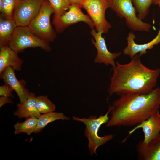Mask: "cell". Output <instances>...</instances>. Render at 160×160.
Returning a JSON list of instances; mask_svg holds the SVG:
<instances>
[{"label": "cell", "instance_id": "cell-1", "mask_svg": "<svg viewBox=\"0 0 160 160\" xmlns=\"http://www.w3.org/2000/svg\"><path fill=\"white\" fill-rule=\"evenodd\" d=\"M142 55L138 53L124 64L116 62L108 89L109 96L114 94H146L154 89L160 68L151 69L144 65L140 60Z\"/></svg>", "mask_w": 160, "mask_h": 160}, {"label": "cell", "instance_id": "cell-2", "mask_svg": "<svg viewBox=\"0 0 160 160\" xmlns=\"http://www.w3.org/2000/svg\"><path fill=\"white\" fill-rule=\"evenodd\" d=\"M110 105V116L106 126L130 127L137 125L159 111L160 88L148 94L120 96Z\"/></svg>", "mask_w": 160, "mask_h": 160}, {"label": "cell", "instance_id": "cell-3", "mask_svg": "<svg viewBox=\"0 0 160 160\" xmlns=\"http://www.w3.org/2000/svg\"><path fill=\"white\" fill-rule=\"evenodd\" d=\"M111 110L110 105L108 111L104 115L97 117L96 115H91L88 118H79L73 116L72 119L75 121L83 123L85 125L84 135L88 140V148L91 155H96L97 148L108 142L112 140L113 137L112 134L100 137L98 132L101 126L106 124L109 119L108 114Z\"/></svg>", "mask_w": 160, "mask_h": 160}, {"label": "cell", "instance_id": "cell-4", "mask_svg": "<svg viewBox=\"0 0 160 160\" xmlns=\"http://www.w3.org/2000/svg\"><path fill=\"white\" fill-rule=\"evenodd\" d=\"M8 46L17 53L30 48L39 47L47 52L51 50L50 43L37 36L28 26L16 27Z\"/></svg>", "mask_w": 160, "mask_h": 160}, {"label": "cell", "instance_id": "cell-5", "mask_svg": "<svg viewBox=\"0 0 160 160\" xmlns=\"http://www.w3.org/2000/svg\"><path fill=\"white\" fill-rule=\"evenodd\" d=\"M54 10L49 2H43L38 14L28 26L39 38L49 43L54 41L56 36L50 22V17Z\"/></svg>", "mask_w": 160, "mask_h": 160}, {"label": "cell", "instance_id": "cell-6", "mask_svg": "<svg viewBox=\"0 0 160 160\" xmlns=\"http://www.w3.org/2000/svg\"><path fill=\"white\" fill-rule=\"evenodd\" d=\"M110 8L121 18H124L127 27L131 30L148 32L151 25L143 22L136 15L132 0H111Z\"/></svg>", "mask_w": 160, "mask_h": 160}, {"label": "cell", "instance_id": "cell-7", "mask_svg": "<svg viewBox=\"0 0 160 160\" xmlns=\"http://www.w3.org/2000/svg\"><path fill=\"white\" fill-rule=\"evenodd\" d=\"M111 0H82L80 5L92 20L97 32L107 33L111 26L105 19L107 9L110 8Z\"/></svg>", "mask_w": 160, "mask_h": 160}, {"label": "cell", "instance_id": "cell-8", "mask_svg": "<svg viewBox=\"0 0 160 160\" xmlns=\"http://www.w3.org/2000/svg\"><path fill=\"white\" fill-rule=\"evenodd\" d=\"M44 1L21 0L16 7L13 15L17 26H28L38 14Z\"/></svg>", "mask_w": 160, "mask_h": 160}, {"label": "cell", "instance_id": "cell-9", "mask_svg": "<svg viewBox=\"0 0 160 160\" xmlns=\"http://www.w3.org/2000/svg\"><path fill=\"white\" fill-rule=\"evenodd\" d=\"M80 22L85 23L91 30L94 29V24L89 16L82 12L79 6L72 4L68 11L62 15L53 25L56 32L60 33L68 26Z\"/></svg>", "mask_w": 160, "mask_h": 160}, {"label": "cell", "instance_id": "cell-10", "mask_svg": "<svg viewBox=\"0 0 160 160\" xmlns=\"http://www.w3.org/2000/svg\"><path fill=\"white\" fill-rule=\"evenodd\" d=\"M90 33L95 39H92V43L97 52L94 59L95 63H104L107 66L111 65L114 67L116 64L115 60L121 55V52H110L107 48L105 37L102 36L101 32H97L94 29L91 30Z\"/></svg>", "mask_w": 160, "mask_h": 160}, {"label": "cell", "instance_id": "cell-11", "mask_svg": "<svg viewBox=\"0 0 160 160\" xmlns=\"http://www.w3.org/2000/svg\"><path fill=\"white\" fill-rule=\"evenodd\" d=\"M140 128L142 129L144 133V138L142 141L144 143L147 144L160 133V113L159 111L129 131L128 135L123 140V142L125 141L131 134Z\"/></svg>", "mask_w": 160, "mask_h": 160}, {"label": "cell", "instance_id": "cell-12", "mask_svg": "<svg viewBox=\"0 0 160 160\" xmlns=\"http://www.w3.org/2000/svg\"><path fill=\"white\" fill-rule=\"evenodd\" d=\"M15 71L12 67H7L0 73V78L5 84L9 86L15 92L20 102H23L28 97L30 92L25 88V81L17 79Z\"/></svg>", "mask_w": 160, "mask_h": 160}, {"label": "cell", "instance_id": "cell-13", "mask_svg": "<svg viewBox=\"0 0 160 160\" xmlns=\"http://www.w3.org/2000/svg\"><path fill=\"white\" fill-rule=\"evenodd\" d=\"M159 25V29L156 36L151 41L144 44L136 43L134 41L135 38V34L132 31L129 32L127 38V45L124 50V54L132 58L138 53L142 55L145 54L147 50L153 49L156 45L160 43V22Z\"/></svg>", "mask_w": 160, "mask_h": 160}, {"label": "cell", "instance_id": "cell-14", "mask_svg": "<svg viewBox=\"0 0 160 160\" xmlns=\"http://www.w3.org/2000/svg\"><path fill=\"white\" fill-rule=\"evenodd\" d=\"M136 150L139 160H160V133L147 144L140 141Z\"/></svg>", "mask_w": 160, "mask_h": 160}, {"label": "cell", "instance_id": "cell-15", "mask_svg": "<svg viewBox=\"0 0 160 160\" xmlns=\"http://www.w3.org/2000/svg\"><path fill=\"white\" fill-rule=\"evenodd\" d=\"M17 54L9 46L0 47V73L8 66L12 67L15 71L21 70L23 61Z\"/></svg>", "mask_w": 160, "mask_h": 160}, {"label": "cell", "instance_id": "cell-16", "mask_svg": "<svg viewBox=\"0 0 160 160\" xmlns=\"http://www.w3.org/2000/svg\"><path fill=\"white\" fill-rule=\"evenodd\" d=\"M36 97L34 93L30 92L24 102H20L17 104V109L14 112V115L19 119L30 116H34L38 118L41 114L36 108Z\"/></svg>", "mask_w": 160, "mask_h": 160}, {"label": "cell", "instance_id": "cell-17", "mask_svg": "<svg viewBox=\"0 0 160 160\" xmlns=\"http://www.w3.org/2000/svg\"><path fill=\"white\" fill-rule=\"evenodd\" d=\"M13 17L1 14L0 16V47L8 46L9 43L17 27Z\"/></svg>", "mask_w": 160, "mask_h": 160}, {"label": "cell", "instance_id": "cell-18", "mask_svg": "<svg viewBox=\"0 0 160 160\" xmlns=\"http://www.w3.org/2000/svg\"><path fill=\"white\" fill-rule=\"evenodd\" d=\"M70 119L69 118L62 112L53 111L41 114L38 118L37 124L34 133L40 132L48 124L56 120H67Z\"/></svg>", "mask_w": 160, "mask_h": 160}, {"label": "cell", "instance_id": "cell-19", "mask_svg": "<svg viewBox=\"0 0 160 160\" xmlns=\"http://www.w3.org/2000/svg\"><path fill=\"white\" fill-rule=\"evenodd\" d=\"M22 122H17L14 125V133L19 134L22 133L30 135L34 133L37 124L38 118L34 116L26 117Z\"/></svg>", "mask_w": 160, "mask_h": 160}, {"label": "cell", "instance_id": "cell-20", "mask_svg": "<svg viewBox=\"0 0 160 160\" xmlns=\"http://www.w3.org/2000/svg\"><path fill=\"white\" fill-rule=\"evenodd\" d=\"M54 10L53 24L58 20L61 16L69 9L71 4L68 0H48Z\"/></svg>", "mask_w": 160, "mask_h": 160}, {"label": "cell", "instance_id": "cell-21", "mask_svg": "<svg viewBox=\"0 0 160 160\" xmlns=\"http://www.w3.org/2000/svg\"><path fill=\"white\" fill-rule=\"evenodd\" d=\"M36 108L40 114H44L54 111L56 106L47 96H36Z\"/></svg>", "mask_w": 160, "mask_h": 160}, {"label": "cell", "instance_id": "cell-22", "mask_svg": "<svg viewBox=\"0 0 160 160\" xmlns=\"http://www.w3.org/2000/svg\"><path fill=\"white\" fill-rule=\"evenodd\" d=\"M136 9L137 17L141 20L144 19L148 15L150 8L153 4V0H132Z\"/></svg>", "mask_w": 160, "mask_h": 160}, {"label": "cell", "instance_id": "cell-23", "mask_svg": "<svg viewBox=\"0 0 160 160\" xmlns=\"http://www.w3.org/2000/svg\"><path fill=\"white\" fill-rule=\"evenodd\" d=\"M21 0H0L1 14L6 16L13 17L15 9Z\"/></svg>", "mask_w": 160, "mask_h": 160}, {"label": "cell", "instance_id": "cell-24", "mask_svg": "<svg viewBox=\"0 0 160 160\" xmlns=\"http://www.w3.org/2000/svg\"><path fill=\"white\" fill-rule=\"evenodd\" d=\"M13 90L9 86L5 84L0 86V96L13 98L14 95L12 94Z\"/></svg>", "mask_w": 160, "mask_h": 160}, {"label": "cell", "instance_id": "cell-25", "mask_svg": "<svg viewBox=\"0 0 160 160\" xmlns=\"http://www.w3.org/2000/svg\"><path fill=\"white\" fill-rule=\"evenodd\" d=\"M11 98L7 97L0 96V107L1 108L4 105L7 103L12 104L13 103Z\"/></svg>", "mask_w": 160, "mask_h": 160}, {"label": "cell", "instance_id": "cell-26", "mask_svg": "<svg viewBox=\"0 0 160 160\" xmlns=\"http://www.w3.org/2000/svg\"><path fill=\"white\" fill-rule=\"evenodd\" d=\"M72 4L80 6L82 0H68Z\"/></svg>", "mask_w": 160, "mask_h": 160}, {"label": "cell", "instance_id": "cell-27", "mask_svg": "<svg viewBox=\"0 0 160 160\" xmlns=\"http://www.w3.org/2000/svg\"><path fill=\"white\" fill-rule=\"evenodd\" d=\"M153 4L159 5L160 4V0H153Z\"/></svg>", "mask_w": 160, "mask_h": 160}, {"label": "cell", "instance_id": "cell-28", "mask_svg": "<svg viewBox=\"0 0 160 160\" xmlns=\"http://www.w3.org/2000/svg\"><path fill=\"white\" fill-rule=\"evenodd\" d=\"M158 6H159V7H160V4H159L158 5Z\"/></svg>", "mask_w": 160, "mask_h": 160}]
</instances>
